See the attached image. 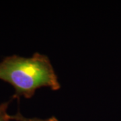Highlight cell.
Listing matches in <instances>:
<instances>
[{"mask_svg":"<svg viewBox=\"0 0 121 121\" xmlns=\"http://www.w3.org/2000/svg\"><path fill=\"white\" fill-rule=\"evenodd\" d=\"M0 79L13 87V98H30L42 87L59 90L60 83L47 56L35 52L30 57L13 55L0 62Z\"/></svg>","mask_w":121,"mask_h":121,"instance_id":"cell-1","label":"cell"},{"mask_svg":"<svg viewBox=\"0 0 121 121\" xmlns=\"http://www.w3.org/2000/svg\"><path fill=\"white\" fill-rule=\"evenodd\" d=\"M9 118L13 121H59L55 117H52L46 119H42L39 118H27L23 116L20 112H17L16 114L9 115Z\"/></svg>","mask_w":121,"mask_h":121,"instance_id":"cell-2","label":"cell"},{"mask_svg":"<svg viewBox=\"0 0 121 121\" xmlns=\"http://www.w3.org/2000/svg\"><path fill=\"white\" fill-rule=\"evenodd\" d=\"M12 99H11V100ZM11 100L0 104V121H13L9 118V114L7 112L8 108Z\"/></svg>","mask_w":121,"mask_h":121,"instance_id":"cell-3","label":"cell"}]
</instances>
